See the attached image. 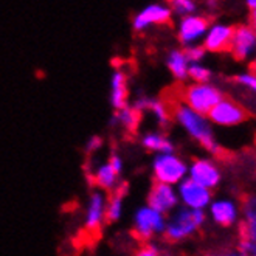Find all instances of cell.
I'll return each mask as SVG.
<instances>
[{
	"instance_id": "6da1fadb",
	"label": "cell",
	"mask_w": 256,
	"mask_h": 256,
	"mask_svg": "<svg viewBox=\"0 0 256 256\" xmlns=\"http://www.w3.org/2000/svg\"><path fill=\"white\" fill-rule=\"evenodd\" d=\"M172 115L176 118V122L188 132L190 137L194 138L204 149H206L210 154L213 156L222 154V146L214 137L213 124L210 123L208 116L194 112L192 109L185 106L184 102L176 104L172 109Z\"/></svg>"
},
{
	"instance_id": "7a4b0ae2",
	"label": "cell",
	"mask_w": 256,
	"mask_h": 256,
	"mask_svg": "<svg viewBox=\"0 0 256 256\" xmlns=\"http://www.w3.org/2000/svg\"><path fill=\"white\" fill-rule=\"evenodd\" d=\"M206 222L205 212H198V210L190 208H178L170 216L164 225V238L171 242H180L192 234L198 233L204 224Z\"/></svg>"
},
{
	"instance_id": "3957f363",
	"label": "cell",
	"mask_w": 256,
	"mask_h": 256,
	"mask_svg": "<svg viewBox=\"0 0 256 256\" xmlns=\"http://www.w3.org/2000/svg\"><path fill=\"white\" fill-rule=\"evenodd\" d=\"M222 100H224L222 90L212 82L190 84L182 92V102L185 106L205 116H208V114Z\"/></svg>"
},
{
	"instance_id": "277c9868",
	"label": "cell",
	"mask_w": 256,
	"mask_h": 256,
	"mask_svg": "<svg viewBox=\"0 0 256 256\" xmlns=\"http://www.w3.org/2000/svg\"><path fill=\"white\" fill-rule=\"evenodd\" d=\"M152 174L157 184L177 186L188 177V163L174 152L157 154L152 160Z\"/></svg>"
},
{
	"instance_id": "5b68a950",
	"label": "cell",
	"mask_w": 256,
	"mask_h": 256,
	"mask_svg": "<svg viewBox=\"0 0 256 256\" xmlns=\"http://www.w3.org/2000/svg\"><path fill=\"white\" fill-rule=\"evenodd\" d=\"M188 178L198 185L213 191L222 182V171L213 158H194L188 164Z\"/></svg>"
},
{
	"instance_id": "8992f818",
	"label": "cell",
	"mask_w": 256,
	"mask_h": 256,
	"mask_svg": "<svg viewBox=\"0 0 256 256\" xmlns=\"http://www.w3.org/2000/svg\"><path fill=\"white\" fill-rule=\"evenodd\" d=\"M247 109L242 104L228 98H224L222 101H219L213 108V110L208 114L210 123L222 128H234L242 124L244 122H247Z\"/></svg>"
},
{
	"instance_id": "52a82bcc",
	"label": "cell",
	"mask_w": 256,
	"mask_h": 256,
	"mask_svg": "<svg viewBox=\"0 0 256 256\" xmlns=\"http://www.w3.org/2000/svg\"><path fill=\"white\" fill-rule=\"evenodd\" d=\"M164 225H166L164 214L156 212L148 205L142 206L134 216V233L143 240H148L156 234L163 233Z\"/></svg>"
},
{
	"instance_id": "ba28073f",
	"label": "cell",
	"mask_w": 256,
	"mask_h": 256,
	"mask_svg": "<svg viewBox=\"0 0 256 256\" xmlns=\"http://www.w3.org/2000/svg\"><path fill=\"white\" fill-rule=\"evenodd\" d=\"M177 196H178V202L184 204V208L190 210H198V212H205V208L210 206L213 200V194L210 190L198 185L188 177L180 182L177 186Z\"/></svg>"
},
{
	"instance_id": "9c48e42d",
	"label": "cell",
	"mask_w": 256,
	"mask_h": 256,
	"mask_svg": "<svg viewBox=\"0 0 256 256\" xmlns=\"http://www.w3.org/2000/svg\"><path fill=\"white\" fill-rule=\"evenodd\" d=\"M228 52L239 62H247L253 59L256 53V36L247 24H240L233 28Z\"/></svg>"
},
{
	"instance_id": "30bf717a",
	"label": "cell",
	"mask_w": 256,
	"mask_h": 256,
	"mask_svg": "<svg viewBox=\"0 0 256 256\" xmlns=\"http://www.w3.org/2000/svg\"><path fill=\"white\" fill-rule=\"evenodd\" d=\"M208 28H210L208 19L196 12L186 18H180L177 26V38L182 45L191 47V45H198L200 40H204Z\"/></svg>"
},
{
	"instance_id": "8fae6325",
	"label": "cell",
	"mask_w": 256,
	"mask_h": 256,
	"mask_svg": "<svg viewBox=\"0 0 256 256\" xmlns=\"http://www.w3.org/2000/svg\"><path fill=\"white\" fill-rule=\"evenodd\" d=\"M171 18H172V11H171L170 5L150 4L135 14L134 20H132V28L135 32L140 33L150 26L168 24L171 20Z\"/></svg>"
},
{
	"instance_id": "7c38bea8",
	"label": "cell",
	"mask_w": 256,
	"mask_h": 256,
	"mask_svg": "<svg viewBox=\"0 0 256 256\" xmlns=\"http://www.w3.org/2000/svg\"><path fill=\"white\" fill-rule=\"evenodd\" d=\"M177 205H178V196L176 186L163 185L157 182L150 186L148 194V206H150L162 214H168L176 212Z\"/></svg>"
},
{
	"instance_id": "4fadbf2b",
	"label": "cell",
	"mask_w": 256,
	"mask_h": 256,
	"mask_svg": "<svg viewBox=\"0 0 256 256\" xmlns=\"http://www.w3.org/2000/svg\"><path fill=\"white\" fill-rule=\"evenodd\" d=\"M208 213L212 220L220 227H232L238 224L240 218V205L230 198L213 199L208 206Z\"/></svg>"
},
{
	"instance_id": "5bb4252c",
	"label": "cell",
	"mask_w": 256,
	"mask_h": 256,
	"mask_svg": "<svg viewBox=\"0 0 256 256\" xmlns=\"http://www.w3.org/2000/svg\"><path fill=\"white\" fill-rule=\"evenodd\" d=\"M233 28L234 26H232L228 24H224V22L210 25L200 45L205 48V52H210V53L228 52L230 40L233 36Z\"/></svg>"
},
{
	"instance_id": "9a60e30c",
	"label": "cell",
	"mask_w": 256,
	"mask_h": 256,
	"mask_svg": "<svg viewBox=\"0 0 256 256\" xmlns=\"http://www.w3.org/2000/svg\"><path fill=\"white\" fill-rule=\"evenodd\" d=\"M104 222H106V196H104V191L98 190L88 198L84 225L90 233H96L101 230Z\"/></svg>"
},
{
	"instance_id": "2e32d148",
	"label": "cell",
	"mask_w": 256,
	"mask_h": 256,
	"mask_svg": "<svg viewBox=\"0 0 256 256\" xmlns=\"http://www.w3.org/2000/svg\"><path fill=\"white\" fill-rule=\"evenodd\" d=\"M240 236L256 242V196L252 194L240 205Z\"/></svg>"
},
{
	"instance_id": "e0dca14e",
	"label": "cell",
	"mask_w": 256,
	"mask_h": 256,
	"mask_svg": "<svg viewBox=\"0 0 256 256\" xmlns=\"http://www.w3.org/2000/svg\"><path fill=\"white\" fill-rule=\"evenodd\" d=\"M132 108L135 110H138L143 114V110H148L154 115V118L157 120V123L162 128H166L170 124V120H171V114L166 108V104L160 100L156 98H148V96H140L134 101Z\"/></svg>"
},
{
	"instance_id": "ac0fdd59",
	"label": "cell",
	"mask_w": 256,
	"mask_h": 256,
	"mask_svg": "<svg viewBox=\"0 0 256 256\" xmlns=\"http://www.w3.org/2000/svg\"><path fill=\"white\" fill-rule=\"evenodd\" d=\"M129 88H128V76L122 70H116L110 78V104L118 112L128 108Z\"/></svg>"
},
{
	"instance_id": "d6986e66",
	"label": "cell",
	"mask_w": 256,
	"mask_h": 256,
	"mask_svg": "<svg viewBox=\"0 0 256 256\" xmlns=\"http://www.w3.org/2000/svg\"><path fill=\"white\" fill-rule=\"evenodd\" d=\"M142 146L156 154H170L174 152L172 142L160 132H148L142 137Z\"/></svg>"
},
{
	"instance_id": "ffe728a7",
	"label": "cell",
	"mask_w": 256,
	"mask_h": 256,
	"mask_svg": "<svg viewBox=\"0 0 256 256\" xmlns=\"http://www.w3.org/2000/svg\"><path fill=\"white\" fill-rule=\"evenodd\" d=\"M126 188H128L126 184L118 185L112 191L110 198L106 199V222L112 224V222H116L120 218H122V213H123V199H124V196H126Z\"/></svg>"
},
{
	"instance_id": "44dd1931",
	"label": "cell",
	"mask_w": 256,
	"mask_h": 256,
	"mask_svg": "<svg viewBox=\"0 0 256 256\" xmlns=\"http://www.w3.org/2000/svg\"><path fill=\"white\" fill-rule=\"evenodd\" d=\"M166 66H168V70L171 72V74L177 81L188 80V70H190L191 64L188 62L184 50H172L168 54Z\"/></svg>"
},
{
	"instance_id": "7402d4cb",
	"label": "cell",
	"mask_w": 256,
	"mask_h": 256,
	"mask_svg": "<svg viewBox=\"0 0 256 256\" xmlns=\"http://www.w3.org/2000/svg\"><path fill=\"white\" fill-rule=\"evenodd\" d=\"M118 174L110 168V164L106 162L100 164V166L95 170L94 174V182L98 185V188L101 191H114L118 186Z\"/></svg>"
},
{
	"instance_id": "603a6c76",
	"label": "cell",
	"mask_w": 256,
	"mask_h": 256,
	"mask_svg": "<svg viewBox=\"0 0 256 256\" xmlns=\"http://www.w3.org/2000/svg\"><path fill=\"white\" fill-rule=\"evenodd\" d=\"M114 120L116 123H120L122 126H124V129L134 132L135 129L138 128L140 120H142V112L135 110L132 106H128L122 110H118L114 116Z\"/></svg>"
},
{
	"instance_id": "cb8c5ba5",
	"label": "cell",
	"mask_w": 256,
	"mask_h": 256,
	"mask_svg": "<svg viewBox=\"0 0 256 256\" xmlns=\"http://www.w3.org/2000/svg\"><path fill=\"white\" fill-rule=\"evenodd\" d=\"M213 72L210 67L200 64H191L188 70V78L192 81V84H206L212 81Z\"/></svg>"
},
{
	"instance_id": "d4e9b609",
	"label": "cell",
	"mask_w": 256,
	"mask_h": 256,
	"mask_svg": "<svg viewBox=\"0 0 256 256\" xmlns=\"http://www.w3.org/2000/svg\"><path fill=\"white\" fill-rule=\"evenodd\" d=\"M170 8L177 16L186 18V16H191V14H196V11H198V4L192 2V0H172L170 4Z\"/></svg>"
},
{
	"instance_id": "484cf974",
	"label": "cell",
	"mask_w": 256,
	"mask_h": 256,
	"mask_svg": "<svg viewBox=\"0 0 256 256\" xmlns=\"http://www.w3.org/2000/svg\"><path fill=\"white\" fill-rule=\"evenodd\" d=\"M236 84L244 87L248 92L256 95V73L254 72H242L236 76Z\"/></svg>"
},
{
	"instance_id": "4316f807",
	"label": "cell",
	"mask_w": 256,
	"mask_h": 256,
	"mask_svg": "<svg viewBox=\"0 0 256 256\" xmlns=\"http://www.w3.org/2000/svg\"><path fill=\"white\" fill-rule=\"evenodd\" d=\"M184 53H185V56H186V59H188V62H190V64H200V62L204 61L205 54H206L205 48L202 47L200 44H198V45H191V47H185Z\"/></svg>"
},
{
	"instance_id": "83f0119b",
	"label": "cell",
	"mask_w": 256,
	"mask_h": 256,
	"mask_svg": "<svg viewBox=\"0 0 256 256\" xmlns=\"http://www.w3.org/2000/svg\"><path fill=\"white\" fill-rule=\"evenodd\" d=\"M236 253H238V256H256V242H253V240L240 239L239 244H238Z\"/></svg>"
},
{
	"instance_id": "f1b7e54d",
	"label": "cell",
	"mask_w": 256,
	"mask_h": 256,
	"mask_svg": "<svg viewBox=\"0 0 256 256\" xmlns=\"http://www.w3.org/2000/svg\"><path fill=\"white\" fill-rule=\"evenodd\" d=\"M102 146V138L100 135H92L88 140H87V144H86V150L88 154H94L96 150Z\"/></svg>"
},
{
	"instance_id": "f546056e",
	"label": "cell",
	"mask_w": 256,
	"mask_h": 256,
	"mask_svg": "<svg viewBox=\"0 0 256 256\" xmlns=\"http://www.w3.org/2000/svg\"><path fill=\"white\" fill-rule=\"evenodd\" d=\"M108 163L110 164V168L120 176L122 174V171H123V160H122V157L120 156H116V154H112L110 157H109V160H108Z\"/></svg>"
},
{
	"instance_id": "4dcf8cb0",
	"label": "cell",
	"mask_w": 256,
	"mask_h": 256,
	"mask_svg": "<svg viewBox=\"0 0 256 256\" xmlns=\"http://www.w3.org/2000/svg\"><path fill=\"white\" fill-rule=\"evenodd\" d=\"M135 256H162V253L156 246L148 244V246L142 247L137 253H135Z\"/></svg>"
},
{
	"instance_id": "1f68e13d",
	"label": "cell",
	"mask_w": 256,
	"mask_h": 256,
	"mask_svg": "<svg viewBox=\"0 0 256 256\" xmlns=\"http://www.w3.org/2000/svg\"><path fill=\"white\" fill-rule=\"evenodd\" d=\"M250 28H252V32L254 33L256 36V10H252L250 11V18H248V24H247Z\"/></svg>"
},
{
	"instance_id": "d6a6232c",
	"label": "cell",
	"mask_w": 256,
	"mask_h": 256,
	"mask_svg": "<svg viewBox=\"0 0 256 256\" xmlns=\"http://www.w3.org/2000/svg\"><path fill=\"white\" fill-rule=\"evenodd\" d=\"M212 256H238V253L233 252V250H224V252L214 253V254H212Z\"/></svg>"
},
{
	"instance_id": "836d02e7",
	"label": "cell",
	"mask_w": 256,
	"mask_h": 256,
	"mask_svg": "<svg viewBox=\"0 0 256 256\" xmlns=\"http://www.w3.org/2000/svg\"><path fill=\"white\" fill-rule=\"evenodd\" d=\"M246 5L248 6V10H250V11H252V10H256V0H247Z\"/></svg>"
},
{
	"instance_id": "e575fe53",
	"label": "cell",
	"mask_w": 256,
	"mask_h": 256,
	"mask_svg": "<svg viewBox=\"0 0 256 256\" xmlns=\"http://www.w3.org/2000/svg\"><path fill=\"white\" fill-rule=\"evenodd\" d=\"M252 67H253V72L256 73V53H254V56L252 59Z\"/></svg>"
}]
</instances>
